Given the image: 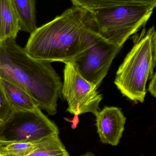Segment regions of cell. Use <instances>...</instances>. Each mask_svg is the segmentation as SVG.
<instances>
[{
  "mask_svg": "<svg viewBox=\"0 0 156 156\" xmlns=\"http://www.w3.org/2000/svg\"><path fill=\"white\" fill-rule=\"evenodd\" d=\"M19 20L20 31L32 34L37 28L35 0H12Z\"/></svg>",
  "mask_w": 156,
  "mask_h": 156,
  "instance_id": "obj_11",
  "label": "cell"
},
{
  "mask_svg": "<svg viewBox=\"0 0 156 156\" xmlns=\"http://www.w3.org/2000/svg\"><path fill=\"white\" fill-rule=\"evenodd\" d=\"M151 81L149 83L148 87V91L153 96L156 97V74L154 73V76L151 78Z\"/></svg>",
  "mask_w": 156,
  "mask_h": 156,
  "instance_id": "obj_16",
  "label": "cell"
},
{
  "mask_svg": "<svg viewBox=\"0 0 156 156\" xmlns=\"http://www.w3.org/2000/svg\"><path fill=\"white\" fill-rule=\"evenodd\" d=\"M155 7L122 5L99 9L92 14L99 34L122 48L131 36L145 26Z\"/></svg>",
  "mask_w": 156,
  "mask_h": 156,
  "instance_id": "obj_4",
  "label": "cell"
},
{
  "mask_svg": "<svg viewBox=\"0 0 156 156\" xmlns=\"http://www.w3.org/2000/svg\"><path fill=\"white\" fill-rule=\"evenodd\" d=\"M0 156H2L0 155Z\"/></svg>",
  "mask_w": 156,
  "mask_h": 156,
  "instance_id": "obj_19",
  "label": "cell"
},
{
  "mask_svg": "<svg viewBox=\"0 0 156 156\" xmlns=\"http://www.w3.org/2000/svg\"><path fill=\"white\" fill-rule=\"evenodd\" d=\"M80 156H96L92 152H87L84 154Z\"/></svg>",
  "mask_w": 156,
  "mask_h": 156,
  "instance_id": "obj_17",
  "label": "cell"
},
{
  "mask_svg": "<svg viewBox=\"0 0 156 156\" xmlns=\"http://www.w3.org/2000/svg\"><path fill=\"white\" fill-rule=\"evenodd\" d=\"M65 64L61 94L68 105L67 111L75 116L88 112L96 115L103 98L98 87L83 77L72 62Z\"/></svg>",
  "mask_w": 156,
  "mask_h": 156,
  "instance_id": "obj_6",
  "label": "cell"
},
{
  "mask_svg": "<svg viewBox=\"0 0 156 156\" xmlns=\"http://www.w3.org/2000/svg\"><path fill=\"white\" fill-rule=\"evenodd\" d=\"M59 130L41 109L14 112L0 126V146L14 143H33L55 134Z\"/></svg>",
  "mask_w": 156,
  "mask_h": 156,
  "instance_id": "obj_5",
  "label": "cell"
},
{
  "mask_svg": "<svg viewBox=\"0 0 156 156\" xmlns=\"http://www.w3.org/2000/svg\"><path fill=\"white\" fill-rule=\"evenodd\" d=\"M50 63L31 57L15 38L0 44V78L21 87L40 109L53 115L63 83Z\"/></svg>",
  "mask_w": 156,
  "mask_h": 156,
  "instance_id": "obj_2",
  "label": "cell"
},
{
  "mask_svg": "<svg viewBox=\"0 0 156 156\" xmlns=\"http://www.w3.org/2000/svg\"><path fill=\"white\" fill-rule=\"evenodd\" d=\"M97 133L103 144L116 146L125 130L126 117L120 108L104 107L95 115Z\"/></svg>",
  "mask_w": 156,
  "mask_h": 156,
  "instance_id": "obj_8",
  "label": "cell"
},
{
  "mask_svg": "<svg viewBox=\"0 0 156 156\" xmlns=\"http://www.w3.org/2000/svg\"><path fill=\"white\" fill-rule=\"evenodd\" d=\"M13 112L5 94L0 79V126L9 119Z\"/></svg>",
  "mask_w": 156,
  "mask_h": 156,
  "instance_id": "obj_15",
  "label": "cell"
},
{
  "mask_svg": "<svg viewBox=\"0 0 156 156\" xmlns=\"http://www.w3.org/2000/svg\"><path fill=\"white\" fill-rule=\"evenodd\" d=\"M121 48L98 33L90 48L71 62L83 77L98 88Z\"/></svg>",
  "mask_w": 156,
  "mask_h": 156,
  "instance_id": "obj_7",
  "label": "cell"
},
{
  "mask_svg": "<svg viewBox=\"0 0 156 156\" xmlns=\"http://www.w3.org/2000/svg\"><path fill=\"white\" fill-rule=\"evenodd\" d=\"M0 44H1V42H0Z\"/></svg>",
  "mask_w": 156,
  "mask_h": 156,
  "instance_id": "obj_18",
  "label": "cell"
},
{
  "mask_svg": "<svg viewBox=\"0 0 156 156\" xmlns=\"http://www.w3.org/2000/svg\"><path fill=\"white\" fill-rule=\"evenodd\" d=\"M28 156H69V154L59 134H55L35 142V148Z\"/></svg>",
  "mask_w": 156,
  "mask_h": 156,
  "instance_id": "obj_13",
  "label": "cell"
},
{
  "mask_svg": "<svg viewBox=\"0 0 156 156\" xmlns=\"http://www.w3.org/2000/svg\"><path fill=\"white\" fill-rule=\"evenodd\" d=\"M35 148V142L14 143L0 146L2 156H28Z\"/></svg>",
  "mask_w": 156,
  "mask_h": 156,
  "instance_id": "obj_14",
  "label": "cell"
},
{
  "mask_svg": "<svg viewBox=\"0 0 156 156\" xmlns=\"http://www.w3.org/2000/svg\"><path fill=\"white\" fill-rule=\"evenodd\" d=\"M19 31V20L12 0H0V42L16 39Z\"/></svg>",
  "mask_w": 156,
  "mask_h": 156,
  "instance_id": "obj_10",
  "label": "cell"
},
{
  "mask_svg": "<svg viewBox=\"0 0 156 156\" xmlns=\"http://www.w3.org/2000/svg\"><path fill=\"white\" fill-rule=\"evenodd\" d=\"M134 44L116 73L114 83L122 94L132 101L143 102L147 81L156 65V33L154 26L134 36Z\"/></svg>",
  "mask_w": 156,
  "mask_h": 156,
  "instance_id": "obj_3",
  "label": "cell"
},
{
  "mask_svg": "<svg viewBox=\"0 0 156 156\" xmlns=\"http://www.w3.org/2000/svg\"><path fill=\"white\" fill-rule=\"evenodd\" d=\"M73 5L82 7L90 12L99 9L122 5H154L156 0H70Z\"/></svg>",
  "mask_w": 156,
  "mask_h": 156,
  "instance_id": "obj_12",
  "label": "cell"
},
{
  "mask_svg": "<svg viewBox=\"0 0 156 156\" xmlns=\"http://www.w3.org/2000/svg\"><path fill=\"white\" fill-rule=\"evenodd\" d=\"M5 96L13 112L35 111L40 108L31 95L21 87L0 78Z\"/></svg>",
  "mask_w": 156,
  "mask_h": 156,
  "instance_id": "obj_9",
  "label": "cell"
},
{
  "mask_svg": "<svg viewBox=\"0 0 156 156\" xmlns=\"http://www.w3.org/2000/svg\"><path fill=\"white\" fill-rule=\"evenodd\" d=\"M98 33L92 13L73 5L37 27L24 49L38 60L72 62L90 48Z\"/></svg>",
  "mask_w": 156,
  "mask_h": 156,
  "instance_id": "obj_1",
  "label": "cell"
}]
</instances>
